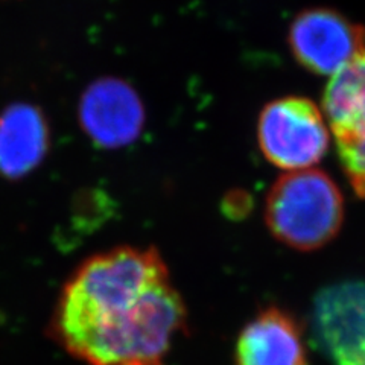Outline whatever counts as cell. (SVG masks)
I'll use <instances>...</instances> for the list:
<instances>
[{
  "label": "cell",
  "mask_w": 365,
  "mask_h": 365,
  "mask_svg": "<svg viewBox=\"0 0 365 365\" xmlns=\"http://www.w3.org/2000/svg\"><path fill=\"white\" fill-rule=\"evenodd\" d=\"M236 365H307L303 330L297 318L269 306L248 322L235 347Z\"/></svg>",
  "instance_id": "7"
},
{
  "label": "cell",
  "mask_w": 365,
  "mask_h": 365,
  "mask_svg": "<svg viewBox=\"0 0 365 365\" xmlns=\"http://www.w3.org/2000/svg\"><path fill=\"white\" fill-rule=\"evenodd\" d=\"M187 311L155 248L88 257L66 282L51 335L87 365H165Z\"/></svg>",
  "instance_id": "1"
},
{
  "label": "cell",
  "mask_w": 365,
  "mask_h": 365,
  "mask_svg": "<svg viewBox=\"0 0 365 365\" xmlns=\"http://www.w3.org/2000/svg\"><path fill=\"white\" fill-rule=\"evenodd\" d=\"M289 43L295 60L304 68L332 76L365 52V28L336 11L317 8L294 20Z\"/></svg>",
  "instance_id": "5"
},
{
  "label": "cell",
  "mask_w": 365,
  "mask_h": 365,
  "mask_svg": "<svg viewBox=\"0 0 365 365\" xmlns=\"http://www.w3.org/2000/svg\"><path fill=\"white\" fill-rule=\"evenodd\" d=\"M257 142L264 157L279 169H311L322 160L330 143L324 116L311 99L280 98L262 110Z\"/></svg>",
  "instance_id": "3"
},
{
  "label": "cell",
  "mask_w": 365,
  "mask_h": 365,
  "mask_svg": "<svg viewBox=\"0 0 365 365\" xmlns=\"http://www.w3.org/2000/svg\"><path fill=\"white\" fill-rule=\"evenodd\" d=\"M330 128L351 187L358 197L365 198V104Z\"/></svg>",
  "instance_id": "9"
},
{
  "label": "cell",
  "mask_w": 365,
  "mask_h": 365,
  "mask_svg": "<svg viewBox=\"0 0 365 365\" xmlns=\"http://www.w3.org/2000/svg\"><path fill=\"white\" fill-rule=\"evenodd\" d=\"M344 221V198L336 182L319 169L292 170L271 186L265 222L279 242L315 251L332 242Z\"/></svg>",
  "instance_id": "2"
},
{
  "label": "cell",
  "mask_w": 365,
  "mask_h": 365,
  "mask_svg": "<svg viewBox=\"0 0 365 365\" xmlns=\"http://www.w3.org/2000/svg\"><path fill=\"white\" fill-rule=\"evenodd\" d=\"M49 125L40 108L16 102L0 113V177L20 180L48 155Z\"/></svg>",
  "instance_id": "8"
},
{
  "label": "cell",
  "mask_w": 365,
  "mask_h": 365,
  "mask_svg": "<svg viewBox=\"0 0 365 365\" xmlns=\"http://www.w3.org/2000/svg\"><path fill=\"white\" fill-rule=\"evenodd\" d=\"M312 330L332 365H365V283L341 282L319 291Z\"/></svg>",
  "instance_id": "4"
},
{
  "label": "cell",
  "mask_w": 365,
  "mask_h": 365,
  "mask_svg": "<svg viewBox=\"0 0 365 365\" xmlns=\"http://www.w3.org/2000/svg\"><path fill=\"white\" fill-rule=\"evenodd\" d=\"M79 120L98 146L120 148L140 134L145 113L134 90L116 79L88 87L79 106Z\"/></svg>",
  "instance_id": "6"
}]
</instances>
